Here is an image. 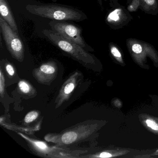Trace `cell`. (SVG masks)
<instances>
[{"label":"cell","mask_w":158,"mask_h":158,"mask_svg":"<svg viewBox=\"0 0 158 158\" xmlns=\"http://www.w3.org/2000/svg\"><path fill=\"white\" fill-rule=\"evenodd\" d=\"M95 129L93 121L87 120L59 133H48L45 135L44 139L55 145L67 147L86 141L92 136Z\"/></svg>","instance_id":"cell-1"},{"label":"cell","mask_w":158,"mask_h":158,"mask_svg":"<svg viewBox=\"0 0 158 158\" xmlns=\"http://www.w3.org/2000/svg\"><path fill=\"white\" fill-rule=\"evenodd\" d=\"M27 142L29 148L40 157L52 158H80L81 154L87 153V150L71 149L65 146H51L47 142L35 139L21 132H16Z\"/></svg>","instance_id":"cell-2"},{"label":"cell","mask_w":158,"mask_h":158,"mask_svg":"<svg viewBox=\"0 0 158 158\" xmlns=\"http://www.w3.org/2000/svg\"><path fill=\"white\" fill-rule=\"evenodd\" d=\"M30 13L56 21H82L85 15L80 11L57 5H28L26 7Z\"/></svg>","instance_id":"cell-3"},{"label":"cell","mask_w":158,"mask_h":158,"mask_svg":"<svg viewBox=\"0 0 158 158\" xmlns=\"http://www.w3.org/2000/svg\"><path fill=\"white\" fill-rule=\"evenodd\" d=\"M43 33L55 46L83 65L87 67V65L93 64V58L91 55L80 45L64 38L53 30L45 29Z\"/></svg>","instance_id":"cell-4"},{"label":"cell","mask_w":158,"mask_h":158,"mask_svg":"<svg viewBox=\"0 0 158 158\" xmlns=\"http://www.w3.org/2000/svg\"><path fill=\"white\" fill-rule=\"evenodd\" d=\"M0 28L9 52L13 58L22 62L24 59V48L18 33L10 27L1 16L0 17Z\"/></svg>","instance_id":"cell-5"},{"label":"cell","mask_w":158,"mask_h":158,"mask_svg":"<svg viewBox=\"0 0 158 158\" xmlns=\"http://www.w3.org/2000/svg\"><path fill=\"white\" fill-rule=\"evenodd\" d=\"M52 30L64 38L78 44L84 49H87V44L83 39L82 30L73 24L52 20L49 23Z\"/></svg>","instance_id":"cell-6"},{"label":"cell","mask_w":158,"mask_h":158,"mask_svg":"<svg viewBox=\"0 0 158 158\" xmlns=\"http://www.w3.org/2000/svg\"><path fill=\"white\" fill-rule=\"evenodd\" d=\"M57 73L58 66L53 61L44 63L33 71V76L36 81L45 85H50L56 78Z\"/></svg>","instance_id":"cell-7"},{"label":"cell","mask_w":158,"mask_h":158,"mask_svg":"<svg viewBox=\"0 0 158 158\" xmlns=\"http://www.w3.org/2000/svg\"><path fill=\"white\" fill-rule=\"evenodd\" d=\"M80 72H76L72 74L62 86L55 101L56 108L60 107L64 102L68 101L72 93L79 83L82 77Z\"/></svg>","instance_id":"cell-8"},{"label":"cell","mask_w":158,"mask_h":158,"mask_svg":"<svg viewBox=\"0 0 158 158\" xmlns=\"http://www.w3.org/2000/svg\"><path fill=\"white\" fill-rule=\"evenodd\" d=\"M0 13L1 16L10 27L18 34L19 32L16 22L6 0H0Z\"/></svg>","instance_id":"cell-9"},{"label":"cell","mask_w":158,"mask_h":158,"mask_svg":"<svg viewBox=\"0 0 158 158\" xmlns=\"http://www.w3.org/2000/svg\"><path fill=\"white\" fill-rule=\"evenodd\" d=\"M18 91L23 95H33L36 92L35 89L27 80H21L18 84Z\"/></svg>","instance_id":"cell-10"},{"label":"cell","mask_w":158,"mask_h":158,"mask_svg":"<svg viewBox=\"0 0 158 158\" xmlns=\"http://www.w3.org/2000/svg\"><path fill=\"white\" fill-rule=\"evenodd\" d=\"M40 113L38 111L33 110L29 112L26 115L24 120L25 124H29L34 122L37 119L39 116Z\"/></svg>","instance_id":"cell-11"},{"label":"cell","mask_w":158,"mask_h":158,"mask_svg":"<svg viewBox=\"0 0 158 158\" xmlns=\"http://www.w3.org/2000/svg\"><path fill=\"white\" fill-rule=\"evenodd\" d=\"M5 90V77L2 73V71H0V93L1 96L2 98L4 94Z\"/></svg>","instance_id":"cell-12"},{"label":"cell","mask_w":158,"mask_h":158,"mask_svg":"<svg viewBox=\"0 0 158 158\" xmlns=\"http://www.w3.org/2000/svg\"><path fill=\"white\" fill-rule=\"evenodd\" d=\"M6 72L10 76L13 77L15 74V70L13 65L10 63H7L5 65Z\"/></svg>","instance_id":"cell-13"},{"label":"cell","mask_w":158,"mask_h":158,"mask_svg":"<svg viewBox=\"0 0 158 158\" xmlns=\"http://www.w3.org/2000/svg\"><path fill=\"white\" fill-rule=\"evenodd\" d=\"M146 123H147L148 126L149 127H151L152 128L153 130H157L158 129V125L157 123L154 121H152V120H146Z\"/></svg>","instance_id":"cell-14"},{"label":"cell","mask_w":158,"mask_h":158,"mask_svg":"<svg viewBox=\"0 0 158 158\" xmlns=\"http://www.w3.org/2000/svg\"><path fill=\"white\" fill-rule=\"evenodd\" d=\"M132 50L135 53H140L142 52V47L139 44H135L132 47Z\"/></svg>","instance_id":"cell-15"},{"label":"cell","mask_w":158,"mask_h":158,"mask_svg":"<svg viewBox=\"0 0 158 158\" xmlns=\"http://www.w3.org/2000/svg\"><path fill=\"white\" fill-rule=\"evenodd\" d=\"M116 10L113 12H112L110 14V15H109V17L110 18V19L114 21H117V20H119V16H118L117 14L116 13Z\"/></svg>","instance_id":"cell-16"},{"label":"cell","mask_w":158,"mask_h":158,"mask_svg":"<svg viewBox=\"0 0 158 158\" xmlns=\"http://www.w3.org/2000/svg\"><path fill=\"white\" fill-rule=\"evenodd\" d=\"M111 52L112 54L115 56V57H121V54L120 52H119V51L117 50L115 48H112L111 49Z\"/></svg>","instance_id":"cell-17"},{"label":"cell","mask_w":158,"mask_h":158,"mask_svg":"<svg viewBox=\"0 0 158 158\" xmlns=\"http://www.w3.org/2000/svg\"><path fill=\"white\" fill-rule=\"evenodd\" d=\"M144 1L147 4L150 5L154 4V2H155V0H144Z\"/></svg>","instance_id":"cell-18"}]
</instances>
